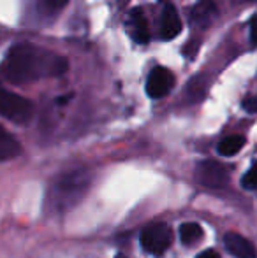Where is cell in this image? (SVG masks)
Wrapping results in <instances>:
<instances>
[{"mask_svg": "<svg viewBox=\"0 0 257 258\" xmlns=\"http://www.w3.org/2000/svg\"><path fill=\"white\" fill-rule=\"evenodd\" d=\"M69 63L62 56L39 49L32 44H18L7 53L2 74L14 85L37 81L46 76H62Z\"/></svg>", "mask_w": 257, "mask_h": 258, "instance_id": "cell-1", "label": "cell"}, {"mask_svg": "<svg viewBox=\"0 0 257 258\" xmlns=\"http://www.w3.org/2000/svg\"><path fill=\"white\" fill-rule=\"evenodd\" d=\"M34 114V105L28 99L6 88H0V116L14 123H27Z\"/></svg>", "mask_w": 257, "mask_h": 258, "instance_id": "cell-2", "label": "cell"}, {"mask_svg": "<svg viewBox=\"0 0 257 258\" xmlns=\"http://www.w3.org/2000/svg\"><path fill=\"white\" fill-rule=\"evenodd\" d=\"M173 242V230L166 223H151L141 234V244L144 251L151 255H162L168 251V248Z\"/></svg>", "mask_w": 257, "mask_h": 258, "instance_id": "cell-3", "label": "cell"}, {"mask_svg": "<svg viewBox=\"0 0 257 258\" xmlns=\"http://www.w3.org/2000/svg\"><path fill=\"white\" fill-rule=\"evenodd\" d=\"M85 179L86 177L83 174H71L67 176L64 181H60L57 184V188L53 190V201H55V206H60V207H67L71 204H74L86 190V184H85Z\"/></svg>", "mask_w": 257, "mask_h": 258, "instance_id": "cell-4", "label": "cell"}, {"mask_svg": "<svg viewBox=\"0 0 257 258\" xmlns=\"http://www.w3.org/2000/svg\"><path fill=\"white\" fill-rule=\"evenodd\" d=\"M195 179L206 188H224L229 183V172L220 163L206 160L199 163L195 169Z\"/></svg>", "mask_w": 257, "mask_h": 258, "instance_id": "cell-5", "label": "cell"}, {"mask_svg": "<svg viewBox=\"0 0 257 258\" xmlns=\"http://www.w3.org/2000/svg\"><path fill=\"white\" fill-rule=\"evenodd\" d=\"M175 86V76L169 69L166 67H155L150 72L146 81V93L151 99H162L166 97Z\"/></svg>", "mask_w": 257, "mask_h": 258, "instance_id": "cell-6", "label": "cell"}, {"mask_svg": "<svg viewBox=\"0 0 257 258\" xmlns=\"http://www.w3.org/2000/svg\"><path fill=\"white\" fill-rule=\"evenodd\" d=\"M224 246L226 249L236 258H255L257 251L248 239H245L243 235L236 234V232H229L224 237Z\"/></svg>", "mask_w": 257, "mask_h": 258, "instance_id": "cell-7", "label": "cell"}, {"mask_svg": "<svg viewBox=\"0 0 257 258\" xmlns=\"http://www.w3.org/2000/svg\"><path fill=\"white\" fill-rule=\"evenodd\" d=\"M182 32V20L173 6H166L161 18V37L164 41H171Z\"/></svg>", "mask_w": 257, "mask_h": 258, "instance_id": "cell-8", "label": "cell"}, {"mask_svg": "<svg viewBox=\"0 0 257 258\" xmlns=\"http://www.w3.org/2000/svg\"><path fill=\"white\" fill-rule=\"evenodd\" d=\"M217 16L215 0H199L190 11V21L195 27H208L212 20Z\"/></svg>", "mask_w": 257, "mask_h": 258, "instance_id": "cell-9", "label": "cell"}, {"mask_svg": "<svg viewBox=\"0 0 257 258\" xmlns=\"http://www.w3.org/2000/svg\"><path fill=\"white\" fill-rule=\"evenodd\" d=\"M130 28H132L134 41L139 42V44L148 42V39H150V30H148L146 18H144L141 9H134L132 14H130Z\"/></svg>", "mask_w": 257, "mask_h": 258, "instance_id": "cell-10", "label": "cell"}, {"mask_svg": "<svg viewBox=\"0 0 257 258\" xmlns=\"http://www.w3.org/2000/svg\"><path fill=\"white\" fill-rule=\"evenodd\" d=\"M21 153V146L4 126H0V162L16 158Z\"/></svg>", "mask_w": 257, "mask_h": 258, "instance_id": "cell-11", "label": "cell"}, {"mask_svg": "<svg viewBox=\"0 0 257 258\" xmlns=\"http://www.w3.org/2000/svg\"><path fill=\"white\" fill-rule=\"evenodd\" d=\"M202 239V228L197 223H183L180 227V241L185 246H192Z\"/></svg>", "mask_w": 257, "mask_h": 258, "instance_id": "cell-12", "label": "cell"}, {"mask_svg": "<svg viewBox=\"0 0 257 258\" xmlns=\"http://www.w3.org/2000/svg\"><path fill=\"white\" fill-rule=\"evenodd\" d=\"M245 146V137L243 136H229L219 144V153L222 156H233L236 155L241 148Z\"/></svg>", "mask_w": 257, "mask_h": 258, "instance_id": "cell-13", "label": "cell"}, {"mask_svg": "<svg viewBox=\"0 0 257 258\" xmlns=\"http://www.w3.org/2000/svg\"><path fill=\"white\" fill-rule=\"evenodd\" d=\"M243 186L250 188V190H257V162L250 167L247 174L243 176Z\"/></svg>", "mask_w": 257, "mask_h": 258, "instance_id": "cell-14", "label": "cell"}, {"mask_svg": "<svg viewBox=\"0 0 257 258\" xmlns=\"http://www.w3.org/2000/svg\"><path fill=\"white\" fill-rule=\"evenodd\" d=\"M243 109L247 112H257V97H250L243 102Z\"/></svg>", "mask_w": 257, "mask_h": 258, "instance_id": "cell-15", "label": "cell"}, {"mask_svg": "<svg viewBox=\"0 0 257 258\" xmlns=\"http://www.w3.org/2000/svg\"><path fill=\"white\" fill-rule=\"evenodd\" d=\"M67 2L69 0H42V4H44L46 7H49V9H60V7H64Z\"/></svg>", "mask_w": 257, "mask_h": 258, "instance_id": "cell-16", "label": "cell"}, {"mask_svg": "<svg viewBox=\"0 0 257 258\" xmlns=\"http://www.w3.org/2000/svg\"><path fill=\"white\" fill-rule=\"evenodd\" d=\"M250 39H252L254 44H257V14L252 18V21H250Z\"/></svg>", "mask_w": 257, "mask_h": 258, "instance_id": "cell-17", "label": "cell"}, {"mask_svg": "<svg viewBox=\"0 0 257 258\" xmlns=\"http://www.w3.org/2000/svg\"><path fill=\"white\" fill-rule=\"evenodd\" d=\"M195 258H220L219 253L215 251V249H206V251H202V253H199Z\"/></svg>", "mask_w": 257, "mask_h": 258, "instance_id": "cell-18", "label": "cell"}, {"mask_svg": "<svg viewBox=\"0 0 257 258\" xmlns=\"http://www.w3.org/2000/svg\"><path fill=\"white\" fill-rule=\"evenodd\" d=\"M115 258H127V256H124V255H117Z\"/></svg>", "mask_w": 257, "mask_h": 258, "instance_id": "cell-19", "label": "cell"}]
</instances>
